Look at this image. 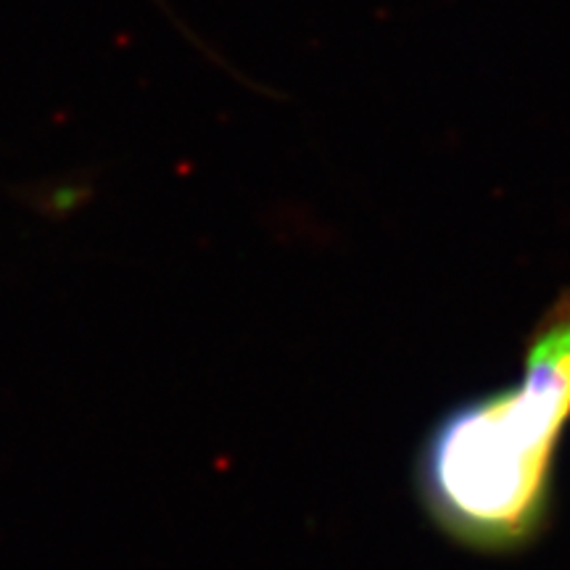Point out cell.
<instances>
[{
  "label": "cell",
  "mask_w": 570,
  "mask_h": 570,
  "mask_svg": "<svg viewBox=\"0 0 570 570\" xmlns=\"http://www.w3.org/2000/svg\"><path fill=\"white\" fill-rule=\"evenodd\" d=\"M570 423V291L531 331L518 383L458 404L428 431L415 487L428 518L481 554L531 547L552 510V473Z\"/></svg>",
  "instance_id": "obj_1"
}]
</instances>
